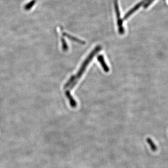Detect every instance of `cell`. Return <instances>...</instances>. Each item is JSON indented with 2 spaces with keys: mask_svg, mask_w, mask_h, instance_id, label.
<instances>
[{
  "mask_svg": "<svg viewBox=\"0 0 168 168\" xmlns=\"http://www.w3.org/2000/svg\"><path fill=\"white\" fill-rule=\"evenodd\" d=\"M100 50V47H96L95 49L94 50H93V51H92V53L89 55V56H88L87 59L85 60L84 61V63L82 65V66H81V68L79 69V71L78 74H77L76 75L73 76H72V77L70 78V79H69V81H68V82H67V83L65 84L64 87L65 89L67 88V87H70V88L72 89V88H74V85L76 84L77 81V80L79 79V78L82 75V74L84 73V70L86 69V66L88 65L89 63L91 61L92 58H93V57H94V56L95 55L97 52L99 51Z\"/></svg>",
  "mask_w": 168,
  "mask_h": 168,
  "instance_id": "1",
  "label": "cell"
},
{
  "mask_svg": "<svg viewBox=\"0 0 168 168\" xmlns=\"http://www.w3.org/2000/svg\"><path fill=\"white\" fill-rule=\"evenodd\" d=\"M97 59L98 60L100 63V65H101L103 70L105 71V72H106V73L108 72L109 71V67H108L107 65L106 64V62L104 60L103 55H99Z\"/></svg>",
  "mask_w": 168,
  "mask_h": 168,
  "instance_id": "2",
  "label": "cell"
},
{
  "mask_svg": "<svg viewBox=\"0 0 168 168\" xmlns=\"http://www.w3.org/2000/svg\"><path fill=\"white\" fill-rule=\"evenodd\" d=\"M147 143L149 144V146L151 147V150L152 151L155 152L157 151V148L154 142H153L151 139L150 138H147L146 139Z\"/></svg>",
  "mask_w": 168,
  "mask_h": 168,
  "instance_id": "3",
  "label": "cell"
},
{
  "mask_svg": "<svg viewBox=\"0 0 168 168\" xmlns=\"http://www.w3.org/2000/svg\"><path fill=\"white\" fill-rule=\"evenodd\" d=\"M153 1H154V0H149V2L145 4V6H144V7L146 8V7H148L150 4H151V3H152V2Z\"/></svg>",
  "mask_w": 168,
  "mask_h": 168,
  "instance_id": "4",
  "label": "cell"
}]
</instances>
